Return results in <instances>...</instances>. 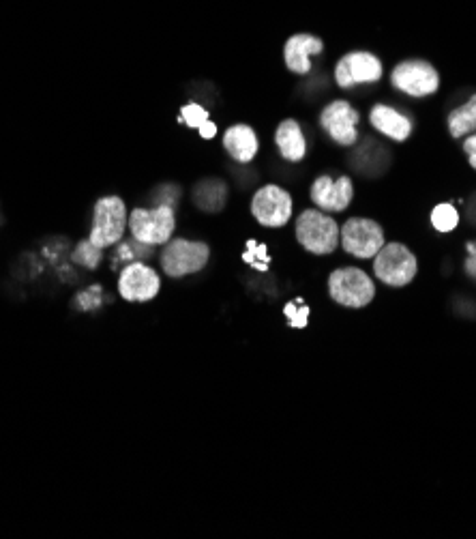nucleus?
Listing matches in <instances>:
<instances>
[{
  "label": "nucleus",
  "mask_w": 476,
  "mask_h": 539,
  "mask_svg": "<svg viewBox=\"0 0 476 539\" xmlns=\"http://www.w3.org/2000/svg\"><path fill=\"white\" fill-rule=\"evenodd\" d=\"M416 271H419V260L404 243H384L374 256V275L391 288L408 286L416 278Z\"/></svg>",
  "instance_id": "6"
},
{
  "label": "nucleus",
  "mask_w": 476,
  "mask_h": 539,
  "mask_svg": "<svg viewBox=\"0 0 476 539\" xmlns=\"http://www.w3.org/2000/svg\"><path fill=\"white\" fill-rule=\"evenodd\" d=\"M284 314H286L292 329H305L309 323V308L301 299H296L294 303H288L284 308Z\"/></svg>",
  "instance_id": "24"
},
{
  "label": "nucleus",
  "mask_w": 476,
  "mask_h": 539,
  "mask_svg": "<svg viewBox=\"0 0 476 539\" xmlns=\"http://www.w3.org/2000/svg\"><path fill=\"white\" fill-rule=\"evenodd\" d=\"M112 271H118L123 269L125 265H129V262H138V260H146L148 256H151L155 252L153 245H146V243H140L138 239H123L118 241L114 247H112Z\"/></svg>",
  "instance_id": "19"
},
{
  "label": "nucleus",
  "mask_w": 476,
  "mask_h": 539,
  "mask_svg": "<svg viewBox=\"0 0 476 539\" xmlns=\"http://www.w3.org/2000/svg\"><path fill=\"white\" fill-rule=\"evenodd\" d=\"M159 290H161L159 273L151 265H146L144 260L129 262V265L118 271L116 293L129 303L153 301L159 295Z\"/></svg>",
  "instance_id": "9"
},
{
  "label": "nucleus",
  "mask_w": 476,
  "mask_h": 539,
  "mask_svg": "<svg viewBox=\"0 0 476 539\" xmlns=\"http://www.w3.org/2000/svg\"><path fill=\"white\" fill-rule=\"evenodd\" d=\"M384 230L378 222L367 220V217H350L348 222L341 226V239L339 245L344 247V252L359 258V260H371L382 247H384Z\"/></svg>",
  "instance_id": "8"
},
{
  "label": "nucleus",
  "mask_w": 476,
  "mask_h": 539,
  "mask_svg": "<svg viewBox=\"0 0 476 539\" xmlns=\"http://www.w3.org/2000/svg\"><path fill=\"white\" fill-rule=\"evenodd\" d=\"M470 157V166L476 170V155H468Z\"/></svg>",
  "instance_id": "31"
},
{
  "label": "nucleus",
  "mask_w": 476,
  "mask_h": 539,
  "mask_svg": "<svg viewBox=\"0 0 476 539\" xmlns=\"http://www.w3.org/2000/svg\"><path fill=\"white\" fill-rule=\"evenodd\" d=\"M294 235L305 252L314 256H329L339 247L341 226L329 213L320 209H305L296 217Z\"/></svg>",
  "instance_id": "1"
},
{
  "label": "nucleus",
  "mask_w": 476,
  "mask_h": 539,
  "mask_svg": "<svg viewBox=\"0 0 476 539\" xmlns=\"http://www.w3.org/2000/svg\"><path fill=\"white\" fill-rule=\"evenodd\" d=\"M324 52V41L309 33L292 35L284 46V63L296 76H307L311 71V58Z\"/></svg>",
  "instance_id": "14"
},
{
  "label": "nucleus",
  "mask_w": 476,
  "mask_h": 539,
  "mask_svg": "<svg viewBox=\"0 0 476 539\" xmlns=\"http://www.w3.org/2000/svg\"><path fill=\"white\" fill-rule=\"evenodd\" d=\"M382 61L371 52L354 50L339 58L335 65V82L339 89H352L356 84H374L382 78Z\"/></svg>",
  "instance_id": "12"
},
{
  "label": "nucleus",
  "mask_w": 476,
  "mask_h": 539,
  "mask_svg": "<svg viewBox=\"0 0 476 539\" xmlns=\"http://www.w3.org/2000/svg\"><path fill=\"white\" fill-rule=\"evenodd\" d=\"M369 123L380 134L386 138H391L395 142H406L412 136V121L406 114H401L393 106L386 104H376L369 112Z\"/></svg>",
  "instance_id": "16"
},
{
  "label": "nucleus",
  "mask_w": 476,
  "mask_h": 539,
  "mask_svg": "<svg viewBox=\"0 0 476 539\" xmlns=\"http://www.w3.org/2000/svg\"><path fill=\"white\" fill-rule=\"evenodd\" d=\"M221 144L226 153L238 164H251L260 151V138L256 134V129L245 123L228 127Z\"/></svg>",
  "instance_id": "15"
},
{
  "label": "nucleus",
  "mask_w": 476,
  "mask_h": 539,
  "mask_svg": "<svg viewBox=\"0 0 476 539\" xmlns=\"http://www.w3.org/2000/svg\"><path fill=\"white\" fill-rule=\"evenodd\" d=\"M464 153L466 155H476V129L464 140Z\"/></svg>",
  "instance_id": "30"
},
{
  "label": "nucleus",
  "mask_w": 476,
  "mask_h": 539,
  "mask_svg": "<svg viewBox=\"0 0 476 539\" xmlns=\"http://www.w3.org/2000/svg\"><path fill=\"white\" fill-rule=\"evenodd\" d=\"M129 235L146 245H166L176 230V213L168 205L136 207L129 211Z\"/></svg>",
  "instance_id": "4"
},
{
  "label": "nucleus",
  "mask_w": 476,
  "mask_h": 539,
  "mask_svg": "<svg viewBox=\"0 0 476 539\" xmlns=\"http://www.w3.org/2000/svg\"><path fill=\"white\" fill-rule=\"evenodd\" d=\"M309 198L324 213H341L352 205L354 183L350 177L331 179L329 174H322L311 183Z\"/></svg>",
  "instance_id": "13"
},
{
  "label": "nucleus",
  "mask_w": 476,
  "mask_h": 539,
  "mask_svg": "<svg viewBox=\"0 0 476 539\" xmlns=\"http://www.w3.org/2000/svg\"><path fill=\"white\" fill-rule=\"evenodd\" d=\"M204 121H208V110L202 108L196 101H189L181 110V123H185L191 129H198Z\"/></svg>",
  "instance_id": "25"
},
{
  "label": "nucleus",
  "mask_w": 476,
  "mask_h": 539,
  "mask_svg": "<svg viewBox=\"0 0 476 539\" xmlns=\"http://www.w3.org/2000/svg\"><path fill=\"white\" fill-rule=\"evenodd\" d=\"M251 215L264 228H284L294 215V198L286 187L269 183L251 196Z\"/></svg>",
  "instance_id": "7"
},
{
  "label": "nucleus",
  "mask_w": 476,
  "mask_h": 539,
  "mask_svg": "<svg viewBox=\"0 0 476 539\" xmlns=\"http://www.w3.org/2000/svg\"><path fill=\"white\" fill-rule=\"evenodd\" d=\"M275 144L281 157L290 164H299L307 155V138L303 134V127L296 119H286L277 125L275 131Z\"/></svg>",
  "instance_id": "17"
},
{
  "label": "nucleus",
  "mask_w": 476,
  "mask_h": 539,
  "mask_svg": "<svg viewBox=\"0 0 476 539\" xmlns=\"http://www.w3.org/2000/svg\"><path fill=\"white\" fill-rule=\"evenodd\" d=\"M208 260H211V247H208V243L183 237H172L166 245H161L159 254L161 271L172 280H181L187 278V275L204 271Z\"/></svg>",
  "instance_id": "2"
},
{
  "label": "nucleus",
  "mask_w": 476,
  "mask_h": 539,
  "mask_svg": "<svg viewBox=\"0 0 476 539\" xmlns=\"http://www.w3.org/2000/svg\"><path fill=\"white\" fill-rule=\"evenodd\" d=\"M159 189L163 192V196L155 198V205H168V207L176 209L178 200H181V194H183L181 187H178V185H161Z\"/></svg>",
  "instance_id": "26"
},
{
  "label": "nucleus",
  "mask_w": 476,
  "mask_h": 539,
  "mask_svg": "<svg viewBox=\"0 0 476 539\" xmlns=\"http://www.w3.org/2000/svg\"><path fill=\"white\" fill-rule=\"evenodd\" d=\"M446 123H449V131L453 138H464V136H470L472 131L476 129V93L466 101V104H461L459 108H455L449 119H446Z\"/></svg>",
  "instance_id": "20"
},
{
  "label": "nucleus",
  "mask_w": 476,
  "mask_h": 539,
  "mask_svg": "<svg viewBox=\"0 0 476 539\" xmlns=\"http://www.w3.org/2000/svg\"><path fill=\"white\" fill-rule=\"evenodd\" d=\"M129 224V209L125 200L116 194L101 196L93 207V224L88 239H91L101 250H112V247L125 239Z\"/></svg>",
  "instance_id": "3"
},
{
  "label": "nucleus",
  "mask_w": 476,
  "mask_h": 539,
  "mask_svg": "<svg viewBox=\"0 0 476 539\" xmlns=\"http://www.w3.org/2000/svg\"><path fill=\"white\" fill-rule=\"evenodd\" d=\"M468 260H466V271H468V275H470V278H474L476 280V241H472V243H468Z\"/></svg>",
  "instance_id": "28"
},
{
  "label": "nucleus",
  "mask_w": 476,
  "mask_h": 539,
  "mask_svg": "<svg viewBox=\"0 0 476 539\" xmlns=\"http://www.w3.org/2000/svg\"><path fill=\"white\" fill-rule=\"evenodd\" d=\"M228 200V185L219 179H206L200 181L193 189V202L196 207L206 213H217L226 207Z\"/></svg>",
  "instance_id": "18"
},
{
  "label": "nucleus",
  "mask_w": 476,
  "mask_h": 539,
  "mask_svg": "<svg viewBox=\"0 0 476 539\" xmlns=\"http://www.w3.org/2000/svg\"><path fill=\"white\" fill-rule=\"evenodd\" d=\"M103 260H106V250H101V247H97L88 237L78 241V245L73 247V252H71L73 265H78L86 271L99 269Z\"/></svg>",
  "instance_id": "21"
},
{
  "label": "nucleus",
  "mask_w": 476,
  "mask_h": 539,
  "mask_svg": "<svg viewBox=\"0 0 476 539\" xmlns=\"http://www.w3.org/2000/svg\"><path fill=\"white\" fill-rule=\"evenodd\" d=\"M431 226L438 232H453L459 226V213L453 205H438L431 211Z\"/></svg>",
  "instance_id": "23"
},
{
  "label": "nucleus",
  "mask_w": 476,
  "mask_h": 539,
  "mask_svg": "<svg viewBox=\"0 0 476 539\" xmlns=\"http://www.w3.org/2000/svg\"><path fill=\"white\" fill-rule=\"evenodd\" d=\"M361 114L350 101L335 99L329 106H324L320 112V127L329 134V138L339 144V147H354L359 140V125Z\"/></svg>",
  "instance_id": "11"
},
{
  "label": "nucleus",
  "mask_w": 476,
  "mask_h": 539,
  "mask_svg": "<svg viewBox=\"0 0 476 539\" xmlns=\"http://www.w3.org/2000/svg\"><path fill=\"white\" fill-rule=\"evenodd\" d=\"M391 84L404 95L429 97L440 89V74L427 61H404L391 71Z\"/></svg>",
  "instance_id": "10"
},
{
  "label": "nucleus",
  "mask_w": 476,
  "mask_h": 539,
  "mask_svg": "<svg viewBox=\"0 0 476 539\" xmlns=\"http://www.w3.org/2000/svg\"><path fill=\"white\" fill-rule=\"evenodd\" d=\"M243 262L256 271H269L271 267V256H269V247L266 243H260L256 239L247 241V250L243 254Z\"/></svg>",
  "instance_id": "22"
},
{
  "label": "nucleus",
  "mask_w": 476,
  "mask_h": 539,
  "mask_svg": "<svg viewBox=\"0 0 476 539\" xmlns=\"http://www.w3.org/2000/svg\"><path fill=\"white\" fill-rule=\"evenodd\" d=\"M329 295L344 308H367L376 299V284L359 267H341L329 275Z\"/></svg>",
  "instance_id": "5"
},
{
  "label": "nucleus",
  "mask_w": 476,
  "mask_h": 539,
  "mask_svg": "<svg viewBox=\"0 0 476 539\" xmlns=\"http://www.w3.org/2000/svg\"><path fill=\"white\" fill-rule=\"evenodd\" d=\"M99 295H103L101 288L99 286H91L88 290H84V293H80L78 303L82 305L84 310H95V308H99V303H101V297Z\"/></svg>",
  "instance_id": "27"
},
{
  "label": "nucleus",
  "mask_w": 476,
  "mask_h": 539,
  "mask_svg": "<svg viewBox=\"0 0 476 539\" xmlns=\"http://www.w3.org/2000/svg\"><path fill=\"white\" fill-rule=\"evenodd\" d=\"M198 131H200V136H202L204 140H213V138L217 136V125H215L211 119H208V121H204V123L198 127Z\"/></svg>",
  "instance_id": "29"
}]
</instances>
